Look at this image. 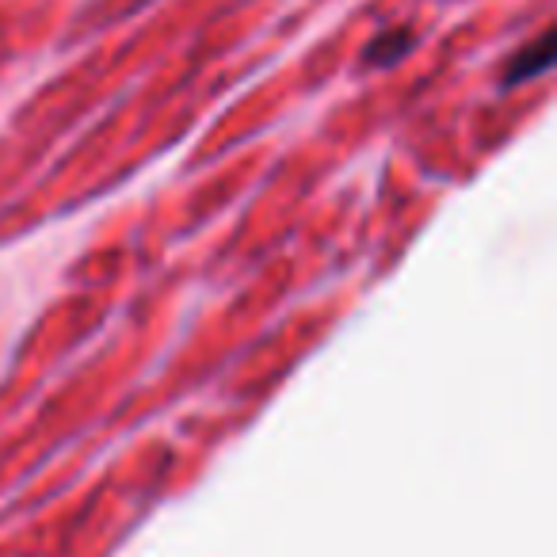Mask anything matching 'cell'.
Here are the masks:
<instances>
[{
    "label": "cell",
    "instance_id": "cell-1",
    "mask_svg": "<svg viewBox=\"0 0 557 557\" xmlns=\"http://www.w3.org/2000/svg\"><path fill=\"white\" fill-rule=\"evenodd\" d=\"M549 54H554V39H549V35H542L531 50H519L516 62L508 65V77H504V81H508V85H516V81H523V77H534V73H542L549 65Z\"/></svg>",
    "mask_w": 557,
    "mask_h": 557
},
{
    "label": "cell",
    "instance_id": "cell-2",
    "mask_svg": "<svg viewBox=\"0 0 557 557\" xmlns=\"http://www.w3.org/2000/svg\"><path fill=\"white\" fill-rule=\"evenodd\" d=\"M409 32H394V35H386V39H379L371 47V62H379V65H386V62H394L401 50H409Z\"/></svg>",
    "mask_w": 557,
    "mask_h": 557
}]
</instances>
